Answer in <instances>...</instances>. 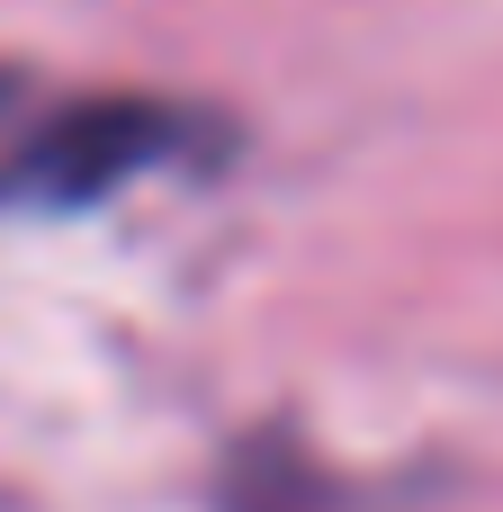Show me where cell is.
I'll list each match as a JSON object with an SVG mask.
<instances>
[{
	"instance_id": "cell-1",
	"label": "cell",
	"mask_w": 503,
	"mask_h": 512,
	"mask_svg": "<svg viewBox=\"0 0 503 512\" xmlns=\"http://www.w3.org/2000/svg\"><path fill=\"white\" fill-rule=\"evenodd\" d=\"M234 126L171 90H72L27 99L0 126V216H81L135 180L225 171Z\"/></svg>"
},
{
	"instance_id": "cell-2",
	"label": "cell",
	"mask_w": 503,
	"mask_h": 512,
	"mask_svg": "<svg viewBox=\"0 0 503 512\" xmlns=\"http://www.w3.org/2000/svg\"><path fill=\"white\" fill-rule=\"evenodd\" d=\"M216 512H396V504H387L369 477L333 468L306 432L261 423V432H243V441L225 450V468H216Z\"/></svg>"
},
{
	"instance_id": "cell-3",
	"label": "cell",
	"mask_w": 503,
	"mask_h": 512,
	"mask_svg": "<svg viewBox=\"0 0 503 512\" xmlns=\"http://www.w3.org/2000/svg\"><path fill=\"white\" fill-rule=\"evenodd\" d=\"M27 99H36V90H27V72H18V63H0V126H9Z\"/></svg>"
}]
</instances>
